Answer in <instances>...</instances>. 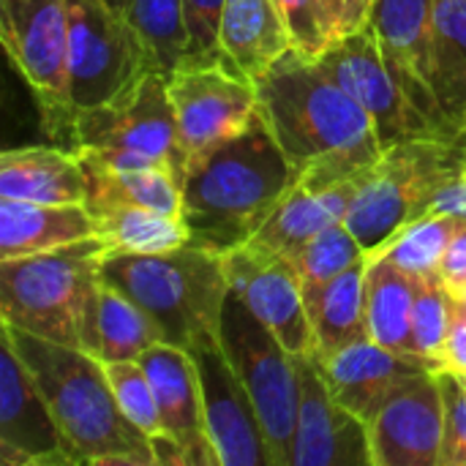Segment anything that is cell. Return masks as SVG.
I'll return each instance as SVG.
<instances>
[{"instance_id": "cell-38", "label": "cell", "mask_w": 466, "mask_h": 466, "mask_svg": "<svg viewBox=\"0 0 466 466\" xmlns=\"http://www.w3.org/2000/svg\"><path fill=\"white\" fill-rule=\"evenodd\" d=\"M437 276L442 279L445 289L459 298L466 292V218H459L456 229H453V238L445 248V257L440 262V270Z\"/></svg>"}, {"instance_id": "cell-3", "label": "cell", "mask_w": 466, "mask_h": 466, "mask_svg": "<svg viewBox=\"0 0 466 466\" xmlns=\"http://www.w3.org/2000/svg\"><path fill=\"white\" fill-rule=\"evenodd\" d=\"M3 336L35 377L76 464L156 466L150 437L123 412L96 355L5 322Z\"/></svg>"}, {"instance_id": "cell-15", "label": "cell", "mask_w": 466, "mask_h": 466, "mask_svg": "<svg viewBox=\"0 0 466 466\" xmlns=\"http://www.w3.org/2000/svg\"><path fill=\"white\" fill-rule=\"evenodd\" d=\"M298 426L289 466H374L369 423L341 407L317 366V358L295 355Z\"/></svg>"}, {"instance_id": "cell-28", "label": "cell", "mask_w": 466, "mask_h": 466, "mask_svg": "<svg viewBox=\"0 0 466 466\" xmlns=\"http://www.w3.org/2000/svg\"><path fill=\"white\" fill-rule=\"evenodd\" d=\"M98 224V238L109 251H137L156 254L172 251L188 243V229L183 218H172L131 202H109L87 208Z\"/></svg>"}, {"instance_id": "cell-19", "label": "cell", "mask_w": 466, "mask_h": 466, "mask_svg": "<svg viewBox=\"0 0 466 466\" xmlns=\"http://www.w3.org/2000/svg\"><path fill=\"white\" fill-rule=\"evenodd\" d=\"M139 366L153 385L164 434L180 442L188 466H221L208 434L202 388L191 352L158 341L139 355Z\"/></svg>"}, {"instance_id": "cell-43", "label": "cell", "mask_w": 466, "mask_h": 466, "mask_svg": "<svg viewBox=\"0 0 466 466\" xmlns=\"http://www.w3.org/2000/svg\"><path fill=\"white\" fill-rule=\"evenodd\" d=\"M459 377H461V382L466 385V371H459Z\"/></svg>"}, {"instance_id": "cell-40", "label": "cell", "mask_w": 466, "mask_h": 466, "mask_svg": "<svg viewBox=\"0 0 466 466\" xmlns=\"http://www.w3.org/2000/svg\"><path fill=\"white\" fill-rule=\"evenodd\" d=\"M429 213H445L453 218H466V169L456 175L431 202ZM426 213V216H429Z\"/></svg>"}, {"instance_id": "cell-18", "label": "cell", "mask_w": 466, "mask_h": 466, "mask_svg": "<svg viewBox=\"0 0 466 466\" xmlns=\"http://www.w3.org/2000/svg\"><path fill=\"white\" fill-rule=\"evenodd\" d=\"M0 445L16 448L33 466H76L35 377L5 336L0 350Z\"/></svg>"}, {"instance_id": "cell-6", "label": "cell", "mask_w": 466, "mask_h": 466, "mask_svg": "<svg viewBox=\"0 0 466 466\" xmlns=\"http://www.w3.org/2000/svg\"><path fill=\"white\" fill-rule=\"evenodd\" d=\"M464 169L466 126L445 137L396 145L366 175L344 216V227L371 257L404 227L423 218L434 197Z\"/></svg>"}, {"instance_id": "cell-20", "label": "cell", "mask_w": 466, "mask_h": 466, "mask_svg": "<svg viewBox=\"0 0 466 466\" xmlns=\"http://www.w3.org/2000/svg\"><path fill=\"white\" fill-rule=\"evenodd\" d=\"M317 366L330 396L366 423L374 420V415L407 377L442 369L429 358H420L415 352H393L371 339L341 350L330 360L317 358Z\"/></svg>"}, {"instance_id": "cell-2", "label": "cell", "mask_w": 466, "mask_h": 466, "mask_svg": "<svg viewBox=\"0 0 466 466\" xmlns=\"http://www.w3.org/2000/svg\"><path fill=\"white\" fill-rule=\"evenodd\" d=\"M298 180V167L257 112L243 131L188 161L180 183L188 243L224 257L254 240Z\"/></svg>"}, {"instance_id": "cell-7", "label": "cell", "mask_w": 466, "mask_h": 466, "mask_svg": "<svg viewBox=\"0 0 466 466\" xmlns=\"http://www.w3.org/2000/svg\"><path fill=\"white\" fill-rule=\"evenodd\" d=\"M218 341L235 374L246 385L276 466H289L298 426V371L295 355L229 287L221 309Z\"/></svg>"}, {"instance_id": "cell-17", "label": "cell", "mask_w": 466, "mask_h": 466, "mask_svg": "<svg viewBox=\"0 0 466 466\" xmlns=\"http://www.w3.org/2000/svg\"><path fill=\"white\" fill-rule=\"evenodd\" d=\"M431 14L434 0H374L369 27L377 38L388 71L410 101L442 131H459L437 98L431 74Z\"/></svg>"}, {"instance_id": "cell-4", "label": "cell", "mask_w": 466, "mask_h": 466, "mask_svg": "<svg viewBox=\"0 0 466 466\" xmlns=\"http://www.w3.org/2000/svg\"><path fill=\"white\" fill-rule=\"evenodd\" d=\"M101 284L134 300L167 344L188 350L202 336H218L229 279L224 257L194 243L172 251H106Z\"/></svg>"}, {"instance_id": "cell-29", "label": "cell", "mask_w": 466, "mask_h": 466, "mask_svg": "<svg viewBox=\"0 0 466 466\" xmlns=\"http://www.w3.org/2000/svg\"><path fill=\"white\" fill-rule=\"evenodd\" d=\"M158 341H164L158 325L123 292L101 284L96 319V358L101 363L139 360V355Z\"/></svg>"}, {"instance_id": "cell-21", "label": "cell", "mask_w": 466, "mask_h": 466, "mask_svg": "<svg viewBox=\"0 0 466 466\" xmlns=\"http://www.w3.org/2000/svg\"><path fill=\"white\" fill-rule=\"evenodd\" d=\"M96 235L98 224L82 202L44 205L0 199V259L52 251Z\"/></svg>"}, {"instance_id": "cell-10", "label": "cell", "mask_w": 466, "mask_h": 466, "mask_svg": "<svg viewBox=\"0 0 466 466\" xmlns=\"http://www.w3.org/2000/svg\"><path fill=\"white\" fill-rule=\"evenodd\" d=\"M317 63L369 112L382 150H390L412 139H434V137L453 134L437 128L410 101V96L401 90L396 76L388 71L369 25L360 27L358 33L336 38L317 57Z\"/></svg>"}, {"instance_id": "cell-31", "label": "cell", "mask_w": 466, "mask_h": 466, "mask_svg": "<svg viewBox=\"0 0 466 466\" xmlns=\"http://www.w3.org/2000/svg\"><path fill=\"white\" fill-rule=\"evenodd\" d=\"M459 218L445 213H429L410 227H404L382 251L371 257H385L410 276H431L440 270L445 248L453 238Z\"/></svg>"}, {"instance_id": "cell-36", "label": "cell", "mask_w": 466, "mask_h": 466, "mask_svg": "<svg viewBox=\"0 0 466 466\" xmlns=\"http://www.w3.org/2000/svg\"><path fill=\"white\" fill-rule=\"evenodd\" d=\"M276 5L287 19L295 49H300L306 57L317 60L336 41L330 19L319 0H276Z\"/></svg>"}, {"instance_id": "cell-35", "label": "cell", "mask_w": 466, "mask_h": 466, "mask_svg": "<svg viewBox=\"0 0 466 466\" xmlns=\"http://www.w3.org/2000/svg\"><path fill=\"white\" fill-rule=\"evenodd\" d=\"M224 3L227 0H183V19L188 33L183 68L218 66L227 60L221 46Z\"/></svg>"}, {"instance_id": "cell-22", "label": "cell", "mask_w": 466, "mask_h": 466, "mask_svg": "<svg viewBox=\"0 0 466 466\" xmlns=\"http://www.w3.org/2000/svg\"><path fill=\"white\" fill-rule=\"evenodd\" d=\"M366 268L369 257L325 284L303 287V303L314 333V358L330 360L341 350L371 339L366 325Z\"/></svg>"}, {"instance_id": "cell-25", "label": "cell", "mask_w": 466, "mask_h": 466, "mask_svg": "<svg viewBox=\"0 0 466 466\" xmlns=\"http://www.w3.org/2000/svg\"><path fill=\"white\" fill-rule=\"evenodd\" d=\"M363 180L366 177L347 180V183L325 188V191H311L298 180L289 188V194L281 199V205L273 210V216L254 235V240L268 248L284 251V254L298 251L306 240H311L322 229L344 221Z\"/></svg>"}, {"instance_id": "cell-32", "label": "cell", "mask_w": 466, "mask_h": 466, "mask_svg": "<svg viewBox=\"0 0 466 466\" xmlns=\"http://www.w3.org/2000/svg\"><path fill=\"white\" fill-rule=\"evenodd\" d=\"M415 279V303H412V339L415 352L429 358L445 369V344L453 325V306L451 292L445 289L437 273L431 276H412Z\"/></svg>"}, {"instance_id": "cell-12", "label": "cell", "mask_w": 466, "mask_h": 466, "mask_svg": "<svg viewBox=\"0 0 466 466\" xmlns=\"http://www.w3.org/2000/svg\"><path fill=\"white\" fill-rule=\"evenodd\" d=\"M167 82L186 167L191 158L243 131L259 112L254 82L229 60L202 68H177Z\"/></svg>"}, {"instance_id": "cell-33", "label": "cell", "mask_w": 466, "mask_h": 466, "mask_svg": "<svg viewBox=\"0 0 466 466\" xmlns=\"http://www.w3.org/2000/svg\"><path fill=\"white\" fill-rule=\"evenodd\" d=\"M289 257L298 265L303 287H314V284H325V281L341 276L355 262L366 259V251L358 243V238L344 227V221H339V224L322 229L319 235H314L311 240H306Z\"/></svg>"}, {"instance_id": "cell-37", "label": "cell", "mask_w": 466, "mask_h": 466, "mask_svg": "<svg viewBox=\"0 0 466 466\" xmlns=\"http://www.w3.org/2000/svg\"><path fill=\"white\" fill-rule=\"evenodd\" d=\"M437 382L445 407V434H442V461L440 466H466V385L459 371L440 369Z\"/></svg>"}, {"instance_id": "cell-30", "label": "cell", "mask_w": 466, "mask_h": 466, "mask_svg": "<svg viewBox=\"0 0 466 466\" xmlns=\"http://www.w3.org/2000/svg\"><path fill=\"white\" fill-rule=\"evenodd\" d=\"M126 16L142 35L156 68L164 76H172L177 68H183L188 44L183 0H128Z\"/></svg>"}, {"instance_id": "cell-34", "label": "cell", "mask_w": 466, "mask_h": 466, "mask_svg": "<svg viewBox=\"0 0 466 466\" xmlns=\"http://www.w3.org/2000/svg\"><path fill=\"white\" fill-rule=\"evenodd\" d=\"M109 382L115 388V396L123 407V412L153 440L158 434H164V423H161V412H158V401L153 393V385L145 374V369L139 366V360H120V363H104Z\"/></svg>"}, {"instance_id": "cell-8", "label": "cell", "mask_w": 466, "mask_h": 466, "mask_svg": "<svg viewBox=\"0 0 466 466\" xmlns=\"http://www.w3.org/2000/svg\"><path fill=\"white\" fill-rule=\"evenodd\" d=\"M153 71L156 60L126 11L106 0H68V96L76 112L126 96Z\"/></svg>"}, {"instance_id": "cell-1", "label": "cell", "mask_w": 466, "mask_h": 466, "mask_svg": "<svg viewBox=\"0 0 466 466\" xmlns=\"http://www.w3.org/2000/svg\"><path fill=\"white\" fill-rule=\"evenodd\" d=\"M254 87L259 115L306 188L366 177L382 158L369 112L300 49L289 46Z\"/></svg>"}, {"instance_id": "cell-39", "label": "cell", "mask_w": 466, "mask_h": 466, "mask_svg": "<svg viewBox=\"0 0 466 466\" xmlns=\"http://www.w3.org/2000/svg\"><path fill=\"white\" fill-rule=\"evenodd\" d=\"M319 3L330 19L336 38L358 33L360 27H366L371 5H374V0H319Z\"/></svg>"}, {"instance_id": "cell-42", "label": "cell", "mask_w": 466, "mask_h": 466, "mask_svg": "<svg viewBox=\"0 0 466 466\" xmlns=\"http://www.w3.org/2000/svg\"><path fill=\"white\" fill-rule=\"evenodd\" d=\"M112 8H117V11H126V5H128V0H106Z\"/></svg>"}, {"instance_id": "cell-13", "label": "cell", "mask_w": 466, "mask_h": 466, "mask_svg": "<svg viewBox=\"0 0 466 466\" xmlns=\"http://www.w3.org/2000/svg\"><path fill=\"white\" fill-rule=\"evenodd\" d=\"M199 388L205 423L221 466H276L259 412L221 350L218 336H202L188 347Z\"/></svg>"}, {"instance_id": "cell-24", "label": "cell", "mask_w": 466, "mask_h": 466, "mask_svg": "<svg viewBox=\"0 0 466 466\" xmlns=\"http://www.w3.org/2000/svg\"><path fill=\"white\" fill-rule=\"evenodd\" d=\"M221 46L227 60L254 82L295 44L276 0H227Z\"/></svg>"}, {"instance_id": "cell-14", "label": "cell", "mask_w": 466, "mask_h": 466, "mask_svg": "<svg viewBox=\"0 0 466 466\" xmlns=\"http://www.w3.org/2000/svg\"><path fill=\"white\" fill-rule=\"evenodd\" d=\"M224 270L229 287L292 355L314 352V333L303 303V281L289 254L248 240L224 254Z\"/></svg>"}, {"instance_id": "cell-11", "label": "cell", "mask_w": 466, "mask_h": 466, "mask_svg": "<svg viewBox=\"0 0 466 466\" xmlns=\"http://www.w3.org/2000/svg\"><path fill=\"white\" fill-rule=\"evenodd\" d=\"M74 147L137 150L167 164L175 180L183 183L186 156L177 137L167 76L153 71L126 96L93 109H79L71 131V150Z\"/></svg>"}, {"instance_id": "cell-16", "label": "cell", "mask_w": 466, "mask_h": 466, "mask_svg": "<svg viewBox=\"0 0 466 466\" xmlns=\"http://www.w3.org/2000/svg\"><path fill=\"white\" fill-rule=\"evenodd\" d=\"M374 466H440L445 407L437 371L407 377L369 423Z\"/></svg>"}, {"instance_id": "cell-26", "label": "cell", "mask_w": 466, "mask_h": 466, "mask_svg": "<svg viewBox=\"0 0 466 466\" xmlns=\"http://www.w3.org/2000/svg\"><path fill=\"white\" fill-rule=\"evenodd\" d=\"M412 303H415V279L401 268H396L393 262H388L385 257H369L366 325L371 341L393 352H415Z\"/></svg>"}, {"instance_id": "cell-27", "label": "cell", "mask_w": 466, "mask_h": 466, "mask_svg": "<svg viewBox=\"0 0 466 466\" xmlns=\"http://www.w3.org/2000/svg\"><path fill=\"white\" fill-rule=\"evenodd\" d=\"M431 74L445 117L466 126V0H434Z\"/></svg>"}, {"instance_id": "cell-23", "label": "cell", "mask_w": 466, "mask_h": 466, "mask_svg": "<svg viewBox=\"0 0 466 466\" xmlns=\"http://www.w3.org/2000/svg\"><path fill=\"white\" fill-rule=\"evenodd\" d=\"M85 172L74 156L60 145L16 147L0 156V199L44 202V205H85Z\"/></svg>"}, {"instance_id": "cell-9", "label": "cell", "mask_w": 466, "mask_h": 466, "mask_svg": "<svg viewBox=\"0 0 466 466\" xmlns=\"http://www.w3.org/2000/svg\"><path fill=\"white\" fill-rule=\"evenodd\" d=\"M0 38L38 101L46 134L71 150L76 109L68 96V0H0Z\"/></svg>"}, {"instance_id": "cell-5", "label": "cell", "mask_w": 466, "mask_h": 466, "mask_svg": "<svg viewBox=\"0 0 466 466\" xmlns=\"http://www.w3.org/2000/svg\"><path fill=\"white\" fill-rule=\"evenodd\" d=\"M106 251V243L96 235L52 251L0 259L3 322L82 350L85 314L101 287Z\"/></svg>"}, {"instance_id": "cell-41", "label": "cell", "mask_w": 466, "mask_h": 466, "mask_svg": "<svg viewBox=\"0 0 466 466\" xmlns=\"http://www.w3.org/2000/svg\"><path fill=\"white\" fill-rule=\"evenodd\" d=\"M442 360H445V369L466 371V319H453Z\"/></svg>"}]
</instances>
